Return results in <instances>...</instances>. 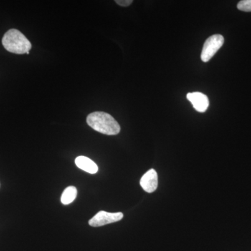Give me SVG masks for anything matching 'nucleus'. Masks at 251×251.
<instances>
[{
    "instance_id": "obj_1",
    "label": "nucleus",
    "mask_w": 251,
    "mask_h": 251,
    "mask_svg": "<svg viewBox=\"0 0 251 251\" xmlns=\"http://www.w3.org/2000/svg\"><path fill=\"white\" fill-rule=\"evenodd\" d=\"M87 123L96 131L105 135H117L121 130L118 122L106 112H92L87 116Z\"/></svg>"
},
{
    "instance_id": "obj_2",
    "label": "nucleus",
    "mask_w": 251,
    "mask_h": 251,
    "mask_svg": "<svg viewBox=\"0 0 251 251\" xmlns=\"http://www.w3.org/2000/svg\"><path fill=\"white\" fill-rule=\"evenodd\" d=\"M2 45L11 53L29 54L31 44L26 36L16 29H9L2 38Z\"/></svg>"
},
{
    "instance_id": "obj_3",
    "label": "nucleus",
    "mask_w": 251,
    "mask_h": 251,
    "mask_svg": "<svg viewBox=\"0 0 251 251\" xmlns=\"http://www.w3.org/2000/svg\"><path fill=\"white\" fill-rule=\"evenodd\" d=\"M224 37L221 34H214L209 36L204 42L201 53L202 62H207L214 55L224 44Z\"/></svg>"
},
{
    "instance_id": "obj_4",
    "label": "nucleus",
    "mask_w": 251,
    "mask_h": 251,
    "mask_svg": "<svg viewBox=\"0 0 251 251\" xmlns=\"http://www.w3.org/2000/svg\"><path fill=\"white\" fill-rule=\"evenodd\" d=\"M122 212L109 213L100 211L89 221V225L92 227H100L112 223H116L123 219Z\"/></svg>"
},
{
    "instance_id": "obj_5",
    "label": "nucleus",
    "mask_w": 251,
    "mask_h": 251,
    "mask_svg": "<svg viewBox=\"0 0 251 251\" xmlns=\"http://www.w3.org/2000/svg\"><path fill=\"white\" fill-rule=\"evenodd\" d=\"M140 186L144 191L149 193L154 192L158 187V175L155 170L147 172L140 179Z\"/></svg>"
},
{
    "instance_id": "obj_6",
    "label": "nucleus",
    "mask_w": 251,
    "mask_h": 251,
    "mask_svg": "<svg viewBox=\"0 0 251 251\" xmlns=\"http://www.w3.org/2000/svg\"><path fill=\"white\" fill-rule=\"evenodd\" d=\"M186 97L192 103L193 108L198 112H204L207 110L209 101V99L205 94L201 92H192V93H188Z\"/></svg>"
},
{
    "instance_id": "obj_7",
    "label": "nucleus",
    "mask_w": 251,
    "mask_h": 251,
    "mask_svg": "<svg viewBox=\"0 0 251 251\" xmlns=\"http://www.w3.org/2000/svg\"><path fill=\"white\" fill-rule=\"evenodd\" d=\"M75 163L77 168L90 174H96L99 171L97 165L87 157L84 156L77 157L75 158Z\"/></svg>"
},
{
    "instance_id": "obj_8",
    "label": "nucleus",
    "mask_w": 251,
    "mask_h": 251,
    "mask_svg": "<svg viewBox=\"0 0 251 251\" xmlns=\"http://www.w3.org/2000/svg\"><path fill=\"white\" fill-rule=\"evenodd\" d=\"M77 191L75 186H69L64 190L61 197V202L64 205L71 204L76 198Z\"/></svg>"
},
{
    "instance_id": "obj_9",
    "label": "nucleus",
    "mask_w": 251,
    "mask_h": 251,
    "mask_svg": "<svg viewBox=\"0 0 251 251\" xmlns=\"http://www.w3.org/2000/svg\"><path fill=\"white\" fill-rule=\"evenodd\" d=\"M237 9L244 12H251V0H242L237 4Z\"/></svg>"
},
{
    "instance_id": "obj_10",
    "label": "nucleus",
    "mask_w": 251,
    "mask_h": 251,
    "mask_svg": "<svg viewBox=\"0 0 251 251\" xmlns=\"http://www.w3.org/2000/svg\"><path fill=\"white\" fill-rule=\"evenodd\" d=\"M115 2L120 6L127 7L133 3V0H116Z\"/></svg>"
}]
</instances>
